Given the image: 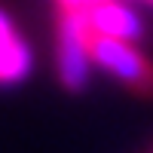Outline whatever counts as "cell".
Instances as JSON below:
<instances>
[{"instance_id": "obj_1", "label": "cell", "mask_w": 153, "mask_h": 153, "mask_svg": "<svg viewBox=\"0 0 153 153\" xmlns=\"http://www.w3.org/2000/svg\"><path fill=\"white\" fill-rule=\"evenodd\" d=\"M55 25H65L76 34L92 68L104 71L138 98H153V55L144 49V40L101 34L71 12H55Z\"/></svg>"}, {"instance_id": "obj_2", "label": "cell", "mask_w": 153, "mask_h": 153, "mask_svg": "<svg viewBox=\"0 0 153 153\" xmlns=\"http://www.w3.org/2000/svg\"><path fill=\"white\" fill-rule=\"evenodd\" d=\"M95 3H101V0H55V12H86ZM126 3H129V0H126ZM135 3H144V6L153 9V0H135Z\"/></svg>"}, {"instance_id": "obj_3", "label": "cell", "mask_w": 153, "mask_h": 153, "mask_svg": "<svg viewBox=\"0 0 153 153\" xmlns=\"http://www.w3.org/2000/svg\"><path fill=\"white\" fill-rule=\"evenodd\" d=\"M6 37H16V28L9 25V19L0 12V40H6Z\"/></svg>"}, {"instance_id": "obj_4", "label": "cell", "mask_w": 153, "mask_h": 153, "mask_svg": "<svg viewBox=\"0 0 153 153\" xmlns=\"http://www.w3.org/2000/svg\"><path fill=\"white\" fill-rule=\"evenodd\" d=\"M147 153H153V144H150V147H147Z\"/></svg>"}]
</instances>
